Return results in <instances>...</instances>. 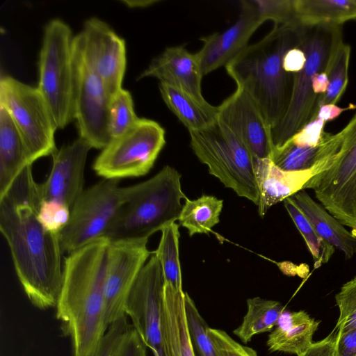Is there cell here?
<instances>
[{
    "label": "cell",
    "mask_w": 356,
    "mask_h": 356,
    "mask_svg": "<svg viewBox=\"0 0 356 356\" xmlns=\"http://www.w3.org/2000/svg\"><path fill=\"white\" fill-rule=\"evenodd\" d=\"M41 184L28 165L0 197V230L8 245L18 280L31 302L56 307L63 284L59 235L47 232L37 213Z\"/></svg>",
    "instance_id": "6da1fadb"
},
{
    "label": "cell",
    "mask_w": 356,
    "mask_h": 356,
    "mask_svg": "<svg viewBox=\"0 0 356 356\" xmlns=\"http://www.w3.org/2000/svg\"><path fill=\"white\" fill-rule=\"evenodd\" d=\"M110 241L99 238L67 254L56 317L72 343L74 356H91L107 328L105 288Z\"/></svg>",
    "instance_id": "7a4b0ae2"
},
{
    "label": "cell",
    "mask_w": 356,
    "mask_h": 356,
    "mask_svg": "<svg viewBox=\"0 0 356 356\" xmlns=\"http://www.w3.org/2000/svg\"><path fill=\"white\" fill-rule=\"evenodd\" d=\"M298 25H274L258 42L248 45L225 66L237 87L246 90L262 112L271 130L287 108L293 74L283 67L286 51L299 47Z\"/></svg>",
    "instance_id": "3957f363"
},
{
    "label": "cell",
    "mask_w": 356,
    "mask_h": 356,
    "mask_svg": "<svg viewBox=\"0 0 356 356\" xmlns=\"http://www.w3.org/2000/svg\"><path fill=\"white\" fill-rule=\"evenodd\" d=\"M181 175L165 165L150 179L127 186V197L104 237L110 241L147 239L178 220L187 197L181 185Z\"/></svg>",
    "instance_id": "277c9868"
},
{
    "label": "cell",
    "mask_w": 356,
    "mask_h": 356,
    "mask_svg": "<svg viewBox=\"0 0 356 356\" xmlns=\"http://www.w3.org/2000/svg\"><path fill=\"white\" fill-rule=\"evenodd\" d=\"M341 27L334 25L300 26L299 47L305 54L306 63L302 70L293 74L287 108L272 130L274 150L316 119L319 95L313 92L312 79L316 74L325 72L333 48L342 39Z\"/></svg>",
    "instance_id": "5b68a950"
},
{
    "label": "cell",
    "mask_w": 356,
    "mask_h": 356,
    "mask_svg": "<svg viewBox=\"0 0 356 356\" xmlns=\"http://www.w3.org/2000/svg\"><path fill=\"white\" fill-rule=\"evenodd\" d=\"M325 168L304 187L342 225L356 231V113L338 133L329 134Z\"/></svg>",
    "instance_id": "8992f818"
},
{
    "label": "cell",
    "mask_w": 356,
    "mask_h": 356,
    "mask_svg": "<svg viewBox=\"0 0 356 356\" xmlns=\"http://www.w3.org/2000/svg\"><path fill=\"white\" fill-rule=\"evenodd\" d=\"M189 134L194 154L208 167L209 173L238 196L258 205L260 192L254 159L245 145L218 121Z\"/></svg>",
    "instance_id": "52a82bcc"
},
{
    "label": "cell",
    "mask_w": 356,
    "mask_h": 356,
    "mask_svg": "<svg viewBox=\"0 0 356 356\" xmlns=\"http://www.w3.org/2000/svg\"><path fill=\"white\" fill-rule=\"evenodd\" d=\"M74 38L70 26L59 18L44 25L37 87L58 128L65 127L74 119Z\"/></svg>",
    "instance_id": "ba28073f"
},
{
    "label": "cell",
    "mask_w": 356,
    "mask_h": 356,
    "mask_svg": "<svg viewBox=\"0 0 356 356\" xmlns=\"http://www.w3.org/2000/svg\"><path fill=\"white\" fill-rule=\"evenodd\" d=\"M0 105L11 116L31 164L57 150L54 134L58 127L37 86L26 84L10 75H1Z\"/></svg>",
    "instance_id": "9c48e42d"
},
{
    "label": "cell",
    "mask_w": 356,
    "mask_h": 356,
    "mask_svg": "<svg viewBox=\"0 0 356 356\" xmlns=\"http://www.w3.org/2000/svg\"><path fill=\"white\" fill-rule=\"evenodd\" d=\"M165 135L157 122L139 118L124 133L110 140L97 156L92 168L105 179L143 176L165 145Z\"/></svg>",
    "instance_id": "30bf717a"
},
{
    "label": "cell",
    "mask_w": 356,
    "mask_h": 356,
    "mask_svg": "<svg viewBox=\"0 0 356 356\" xmlns=\"http://www.w3.org/2000/svg\"><path fill=\"white\" fill-rule=\"evenodd\" d=\"M127 187L117 179H104L84 190L71 208L70 218L59 234L67 254L104 237L126 200Z\"/></svg>",
    "instance_id": "8fae6325"
},
{
    "label": "cell",
    "mask_w": 356,
    "mask_h": 356,
    "mask_svg": "<svg viewBox=\"0 0 356 356\" xmlns=\"http://www.w3.org/2000/svg\"><path fill=\"white\" fill-rule=\"evenodd\" d=\"M74 119L79 137L91 147L104 149L110 142L108 106L111 95L87 61L76 35L74 38Z\"/></svg>",
    "instance_id": "7c38bea8"
},
{
    "label": "cell",
    "mask_w": 356,
    "mask_h": 356,
    "mask_svg": "<svg viewBox=\"0 0 356 356\" xmlns=\"http://www.w3.org/2000/svg\"><path fill=\"white\" fill-rule=\"evenodd\" d=\"M165 278L161 263L152 252L139 273L125 302V314L154 356H164L161 315Z\"/></svg>",
    "instance_id": "4fadbf2b"
},
{
    "label": "cell",
    "mask_w": 356,
    "mask_h": 356,
    "mask_svg": "<svg viewBox=\"0 0 356 356\" xmlns=\"http://www.w3.org/2000/svg\"><path fill=\"white\" fill-rule=\"evenodd\" d=\"M147 239L111 241L108 249L105 288L106 328L126 316L125 302L139 273L152 255Z\"/></svg>",
    "instance_id": "5bb4252c"
},
{
    "label": "cell",
    "mask_w": 356,
    "mask_h": 356,
    "mask_svg": "<svg viewBox=\"0 0 356 356\" xmlns=\"http://www.w3.org/2000/svg\"><path fill=\"white\" fill-rule=\"evenodd\" d=\"M76 35L85 58L112 97L122 88L127 63L124 40L97 17L87 19Z\"/></svg>",
    "instance_id": "9a60e30c"
},
{
    "label": "cell",
    "mask_w": 356,
    "mask_h": 356,
    "mask_svg": "<svg viewBox=\"0 0 356 356\" xmlns=\"http://www.w3.org/2000/svg\"><path fill=\"white\" fill-rule=\"evenodd\" d=\"M217 121L245 145L254 161L271 159L274 151L272 130L246 90L237 87L218 106Z\"/></svg>",
    "instance_id": "2e32d148"
},
{
    "label": "cell",
    "mask_w": 356,
    "mask_h": 356,
    "mask_svg": "<svg viewBox=\"0 0 356 356\" xmlns=\"http://www.w3.org/2000/svg\"><path fill=\"white\" fill-rule=\"evenodd\" d=\"M264 22L253 0L242 1L239 16L231 26L200 38L203 45L195 54L203 76L234 59L248 46L250 37Z\"/></svg>",
    "instance_id": "e0dca14e"
},
{
    "label": "cell",
    "mask_w": 356,
    "mask_h": 356,
    "mask_svg": "<svg viewBox=\"0 0 356 356\" xmlns=\"http://www.w3.org/2000/svg\"><path fill=\"white\" fill-rule=\"evenodd\" d=\"M91 146L81 137L63 145L52 156V167L40 184L42 199L64 203L70 208L84 191V170Z\"/></svg>",
    "instance_id": "ac0fdd59"
},
{
    "label": "cell",
    "mask_w": 356,
    "mask_h": 356,
    "mask_svg": "<svg viewBox=\"0 0 356 356\" xmlns=\"http://www.w3.org/2000/svg\"><path fill=\"white\" fill-rule=\"evenodd\" d=\"M154 77L186 92L200 102L208 104L202 92V73L195 54L184 46L166 48L154 58L138 79Z\"/></svg>",
    "instance_id": "d6986e66"
},
{
    "label": "cell",
    "mask_w": 356,
    "mask_h": 356,
    "mask_svg": "<svg viewBox=\"0 0 356 356\" xmlns=\"http://www.w3.org/2000/svg\"><path fill=\"white\" fill-rule=\"evenodd\" d=\"M254 170L260 192L257 207L261 217L272 206L304 190L308 181L320 172L318 165L306 170L285 171L270 159L255 160Z\"/></svg>",
    "instance_id": "ffe728a7"
},
{
    "label": "cell",
    "mask_w": 356,
    "mask_h": 356,
    "mask_svg": "<svg viewBox=\"0 0 356 356\" xmlns=\"http://www.w3.org/2000/svg\"><path fill=\"white\" fill-rule=\"evenodd\" d=\"M164 356H196L186 318L184 292L165 284L161 315Z\"/></svg>",
    "instance_id": "44dd1931"
},
{
    "label": "cell",
    "mask_w": 356,
    "mask_h": 356,
    "mask_svg": "<svg viewBox=\"0 0 356 356\" xmlns=\"http://www.w3.org/2000/svg\"><path fill=\"white\" fill-rule=\"evenodd\" d=\"M291 197L316 232L335 249L341 251L346 259H351L356 253V234L348 231L305 190Z\"/></svg>",
    "instance_id": "7402d4cb"
},
{
    "label": "cell",
    "mask_w": 356,
    "mask_h": 356,
    "mask_svg": "<svg viewBox=\"0 0 356 356\" xmlns=\"http://www.w3.org/2000/svg\"><path fill=\"white\" fill-rule=\"evenodd\" d=\"M319 323L305 311L284 310L268 336L266 343L269 350L300 355L313 343Z\"/></svg>",
    "instance_id": "603a6c76"
},
{
    "label": "cell",
    "mask_w": 356,
    "mask_h": 356,
    "mask_svg": "<svg viewBox=\"0 0 356 356\" xmlns=\"http://www.w3.org/2000/svg\"><path fill=\"white\" fill-rule=\"evenodd\" d=\"M30 163L23 140L11 116L0 105V197Z\"/></svg>",
    "instance_id": "cb8c5ba5"
},
{
    "label": "cell",
    "mask_w": 356,
    "mask_h": 356,
    "mask_svg": "<svg viewBox=\"0 0 356 356\" xmlns=\"http://www.w3.org/2000/svg\"><path fill=\"white\" fill-rule=\"evenodd\" d=\"M161 95L170 110L188 131L206 129L217 121L218 106L202 104L172 86L160 83Z\"/></svg>",
    "instance_id": "d4e9b609"
},
{
    "label": "cell",
    "mask_w": 356,
    "mask_h": 356,
    "mask_svg": "<svg viewBox=\"0 0 356 356\" xmlns=\"http://www.w3.org/2000/svg\"><path fill=\"white\" fill-rule=\"evenodd\" d=\"M296 24L301 26H341L356 20L354 0H293Z\"/></svg>",
    "instance_id": "484cf974"
},
{
    "label": "cell",
    "mask_w": 356,
    "mask_h": 356,
    "mask_svg": "<svg viewBox=\"0 0 356 356\" xmlns=\"http://www.w3.org/2000/svg\"><path fill=\"white\" fill-rule=\"evenodd\" d=\"M247 307L241 324L234 330V334L244 343L250 342L257 334L271 331L285 310L278 301L260 297L248 299Z\"/></svg>",
    "instance_id": "4316f807"
},
{
    "label": "cell",
    "mask_w": 356,
    "mask_h": 356,
    "mask_svg": "<svg viewBox=\"0 0 356 356\" xmlns=\"http://www.w3.org/2000/svg\"><path fill=\"white\" fill-rule=\"evenodd\" d=\"M223 201L213 195H202L196 200L186 198L179 217V225L195 234H208L220 222Z\"/></svg>",
    "instance_id": "83f0119b"
},
{
    "label": "cell",
    "mask_w": 356,
    "mask_h": 356,
    "mask_svg": "<svg viewBox=\"0 0 356 356\" xmlns=\"http://www.w3.org/2000/svg\"><path fill=\"white\" fill-rule=\"evenodd\" d=\"M326 154L327 144L324 131L320 144L315 147L298 145L289 140L273 151L271 161L281 170L302 171L314 168Z\"/></svg>",
    "instance_id": "f1b7e54d"
},
{
    "label": "cell",
    "mask_w": 356,
    "mask_h": 356,
    "mask_svg": "<svg viewBox=\"0 0 356 356\" xmlns=\"http://www.w3.org/2000/svg\"><path fill=\"white\" fill-rule=\"evenodd\" d=\"M350 47L340 40L333 48L327 68L329 85L326 92L319 95L318 111L322 106L336 104L346 91L348 83Z\"/></svg>",
    "instance_id": "f546056e"
},
{
    "label": "cell",
    "mask_w": 356,
    "mask_h": 356,
    "mask_svg": "<svg viewBox=\"0 0 356 356\" xmlns=\"http://www.w3.org/2000/svg\"><path fill=\"white\" fill-rule=\"evenodd\" d=\"M157 249L152 252L159 259L165 284L182 290V277L179 255V225L170 223L161 229Z\"/></svg>",
    "instance_id": "4dcf8cb0"
},
{
    "label": "cell",
    "mask_w": 356,
    "mask_h": 356,
    "mask_svg": "<svg viewBox=\"0 0 356 356\" xmlns=\"http://www.w3.org/2000/svg\"><path fill=\"white\" fill-rule=\"evenodd\" d=\"M284 205L305 241L312 256L314 268L327 264L333 255L335 248L316 232L291 196L284 200Z\"/></svg>",
    "instance_id": "1f68e13d"
},
{
    "label": "cell",
    "mask_w": 356,
    "mask_h": 356,
    "mask_svg": "<svg viewBox=\"0 0 356 356\" xmlns=\"http://www.w3.org/2000/svg\"><path fill=\"white\" fill-rule=\"evenodd\" d=\"M130 92L122 88L111 98L108 106V132L111 140L118 137L139 119Z\"/></svg>",
    "instance_id": "d6a6232c"
},
{
    "label": "cell",
    "mask_w": 356,
    "mask_h": 356,
    "mask_svg": "<svg viewBox=\"0 0 356 356\" xmlns=\"http://www.w3.org/2000/svg\"><path fill=\"white\" fill-rule=\"evenodd\" d=\"M184 309L191 340L199 356H218L209 334L207 322L200 314L194 301L184 292Z\"/></svg>",
    "instance_id": "836d02e7"
},
{
    "label": "cell",
    "mask_w": 356,
    "mask_h": 356,
    "mask_svg": "<svg viewBox=\"0 0 356 356\" xmlns=\"http://www.w3.org/2000/svg\"><path fill=\"white\" fill-rule=\"evenodd\" d=\"M334 298L339 311L334 329L345 332L356 328V276L341 287Z\"/></svg>",
    "instance_id": "e575fe53"
},
{
    "label": "cell",
    "mask_w": 356,
    "mask_h": 356,
    "mask_svg": "<svg viewBox=\"0 0 356 356\" xmlns=\"http://www.w3.org/2000/svg\"><path fill=\"white\" fill-rule=\"evenodd\" d=\"M70 213L71 208L64 203L42 200L37 218L47 232L59 235L68 224Z\"/></svg>",
    "instance_id": "d590c367"
},
{
    "label": "cell",
    "mask_w": 356,
    "mask_h": 356,
    "mask_svg": "<svg viewBox=\"0 0 356 356\" xmlns=\"http://www.w3.org/2000/svg\"><path fill=\"white\" fill-rule=\"evenodd\" d=\"M260 16L274 25H297L295 22L293 0H253Z\"/></svg>",
    "instance_id": "8d00e7d4"
},
{
    "label": "cell",
    "mask_w": 356,
    "mask_h": 356,
    "mask_svg": "<svg viewBox=\"0 0 356 356\" xmlns=\"http://www.w3.org/2000/svg\"><path fill=\"white\" fill-rule=\"evenodd\" d=\"M209 334L218 356H258L254 349L238 343L223 330L209 327Z\"/></svg>",
    "instance_id": "74e56055"
},
{
    "label": "cell",
    "mask_w": 356,
    "mask_h": 356,
    "mask_svg": "<svg viewBox=\"0 0 356 356\" xmlns=\"http://www.w3.org/2000/svg\"><path fill=\"white\" fill-rule=\"evenodd\" d=\"M127 315L111 324L102 338L95 356H113L126 333L132 325L127 322Z\"/></svg>",
    "instance_id": "f35d334b"
},
{
    "label": "cell",
    "mask_w": 356,
    "mask_h": 356,
    "mask_svg": "<svg viewBox=\"0 0 356 356\" xmlns=\"http://www.w3.org/2000/svg\"><path fill=\"white\" fill-rule=\"evenodd\" d=\"M325 122L316 118L309 122L289 140L302 146L315 147L320 144L324 131Z\"/></svg>",
    "instance_id": "ab89813d"
},
{
    "label": "cell",
    "mask_w": 356,
    "mask_h": 356,
    "mask_svg": "<svg viewBox=\"0 0 356 356\" xmlns=\"http://www.w3.org/2000/svg\"><path fill=\"white\" fill-rule=\"evenodd\" d=\"M147 348L131 326L117 347L113 356H147Z\"/></svg>",
    "instance_id": "60d3db41"
},
{
    "label": "cell",
    "mask_w": 356,
    "mask_h": 356,
    "mask_svg": "<svg viewBox=\"0 0 356 356\" xmlns=\"http://www.w3.org/2000/svg\"><path fill=\"white\" fill-rule=\"evenodd\" d=\"M337 330L334 329L323 339L313 343L305 351L297 356H334Z\"/></svg>",
    "instance_id": "b9f144b4"
},
{
    "label": "cell",
    "mask_w": 356,
    "mask_h": 356,
    "mask_svg": "<svg viewBox=\"0 0 356 356\" xmlns=\"http://www.w3.org/2000/svg\"><path fill=\"white\" fill-rule=\"evenodd\" d=\"M334 356H356V328L345 332L337 331Z\"/></svg>",
    "instance_id": "7bdbcfd3"
},
{
    "label": "cell",
    "mask_w": 356,
    "mask_h": 356,
    "mask_svg": "<svg viewBox=\"0 0 356 356\" xmlns=\"http://www.w3.org/2000/svg\"><path fill=\"white\" fill-rule=\"evenodd\" d=\"M306 63V56L300 47L289 49L283 58V67L289 74H296L303 69Z\"/></svg>",
    "instance_id": "ee69618b"
},
{
    "label": "cell",
    "mask_w": 356,
    "mask_h": 356,
    "mask_svg": "<svg viewBox=\"0 0 356 356\" xmlns=\"http://www.w3.org/2000/svg\"><path fill=\"white\" fill-rule=\"evenodd\" d=\"M346 109L348 108H341L336 104H326L319 108L316 118L325 122L331 121L339 117Z\"/></svg>",
    "instance_id": "f6af8a7d"
},
{
    "label": "cell",
    "mask_w": 356,
    "mask_h": 356,
    "mask_svg": "<svg viewBox=\"0 0 356 356\" xmlns=\"http://www.w3.org/2000/svg\"><path fill=\"white\" fill-rule=\"evenodd\" d=\"M329 80L326 72L316 74L312 79V90L317 95H324L328 88Z\"/></svg>",
    "instance_id": "bcb514c9"
},
{
    "label": "cell",
    "mask_w": 356,
    "mask_h": 356,
    "mask_svg": "<svg viewBox=\"0 0 356 356\" xmlns=\"http://www.w3.org/2000/svg\"><path fill=\"white\" fill-rule=\"evenodd\" d=\"M129 7H145L152 5L157 1L155 0H140V1H123Z\"/></svg>",
    "instance_id": "7dc6e473"
},
{
    "label": "cell",
    "mask_w": 356,
    "mask_h": 356,
    "mask_svg": "<svg viewBox=\"0 0 356 356\" xmlns=\"http://www.w3.org/2000/svg\"><path fill=\"white\" fill-rule=\"evenodd\" d=\"M95 351H96V350H95ZM95 353H94L91 356H95Z\"/></svg>",
    "instance_id": "c3c4849f"
},
{
    "label": "cell",
    "mask_w": 356,
    "mask_h": 356,
    "mask_svg": "<svg viewBox=\"0 0 356 356\" xmlns=\"http://www.w3.org/2000/svg\"><path fill=\"white\" fill-rule=\"evenodd\" d=\"M354 1H355V3H356V0H354Z\"/></svg>",
    "instance_id": "681fc988"
}]
</instances>
